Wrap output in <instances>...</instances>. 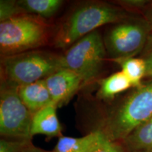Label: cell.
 I'll return each mask as SVG.
<instances>
[{
    "label": "cell",
    "mask_w": 152,
    "mask_h": 152,
    "mask_svg": "<svg viewBox=\"0 0 152 152\" xmlns=\"http://www.w3.org/2000/svg\"><path fill=\"white\" fill-rule=\"evenodd\" d=\"M152 117V80L133 87L109 111L95 131L112 141L123 142L127 137Z\"/></svg>",
    "instance_id": "1"
},
{
    "label": "cell",
    "mask_w": 152,
    "mask_h": 152,
    "mask_svg": "<svg viewBox=\"0 0 152 152\" xmlns=\"http://www.w3.org/2000/svg\"><path fill=\"white\" fill-rule=\"evenodd\" d=\"M131 16L118 5L89 2L77 7L61 23L54 37L56 47L68 49L81 38L106 24H115Z\"/></svg>",
    "instance_id": "2"
},
{
    "label": "cell",
    "mask_w": 152,
    "mask_h": 152,
    "mask_svg": "<svg viewBox=\"0 0 152 152\" xmlns=\"http://www.w3.org/2000/svg\"><path fill=\"white\" fill-rule=\"evenodd\" d=\"M51 26L44 18L25 14L0 23L1 57L39 49L48 43Z\"/></svg>",
    "instance_id": "3"
},
{
    "label": "cell",
    "mask_w": 152,
    "mask_h": 152,
    "mask_svg": "<svg viewBox=\"0 0 152 152\" xmlns=\"http://www.w3.org/2000/svg\"><path fill=\"white\" fill-rule=\"evenodd\" d=\"M63 67L62 55L42 49L1 57V80L23 85L47 78Z\"/></svg>",
    "instance_id": "4"
},
{
    "label": "cell",
    "mask_w": 152,
    "mask_h": 152,
    "mask_svg": "<svg viewBox=\"0 0 152 152\" xmlns=\"http://www.w3.org/2000/svg\"><path fill=\"white\" fill-rule=\"evenodd\" d=\"M152 33L145 18L130 16L113 24L103 37L106 54L112 60L135 57L141 54Z\"/></svg>",
    "instance_id": "5"
},
{
    "label": "cell",
    "mask_w": 152,
    "mask_h": 152,
    "mask_svg": "<svg viewBox=\"0 0 152 152\" xmlns=\"http://www.w3.org/2000/svg\"><path fill=\"white\" fill-rule=\"evenodd\" d=\"M106 51L104 39L95 30L77 40L62 55L63 67L75 72L83 84L97 77L104 67Z\"/></svg>",
    "instance_id": "6"
},
{
    "label": "cell",
    "mask_w": 152,
    "mask_h": 152,
    "mask_svg": "<svg viewBox=\"0 0 152 152\" xmlns=\"http://www.w3.org/2000/svg\"><path fill=\"white\" fill-rule=\"evenodd\" d=\"M18 87L1 80L0 134L4 138L31 140L30 129L33 114L20 99Z\"/></svg>",
    "instance_id": "7"
},
{
    "label": "cell",
    "mask_w": 152,
    "mask_h": 152,
    "mask_svg": "<svg viewBox=\"0 0 152 152\" xmlns=\"http://www.w3.org/2000/svg\"><path fill=\"white\" fill-rule=\"evenodd\" d=\"M53 103L59 106L71 99L79 89L83 80L75 72L62 68L45 79Z\"/></svg>",
    "instance_id": "8"
},
{
    "label": "cell",
    "mask_w": 152,
    "mask_h": 152,
    "mask_svg": "<svg viewBox=\"0 0 152 152\" xmlns=\"http://www.w3.org/2000/svg\"><path fill=\"white\" fill-rule=\"evenodd\" d=\"M57 106L55 104L43 108L33 114L32 119L30 135L43 134L48 138L61 137L62 127L56 113Z\"/></svg>",
    "instance_id": "9"
},
{
    "label": "cell",
    "mask_w": 152,
    "mask_h": 152,
    "mask_svg": "<svg viewBox=\"0 0 152 152\" xmlns=\"http://www.w3.org/2000/svg\"><path fill=\"white\" fill-rule=\"evenodd\" d=\"M18 94L25 105L33 114L54 104L45 79L20 85L18 87Z\"/></svg>",
    "instance_id": "10"
},
{
    "label": "cell",
    "mask_w": 152,
    "mask_h": 152,
    "mask_svg": "<svg viewBox=\"0 0 152 152\" xmlns=\"http://www.w3.org/2000/svg\"><path fill=\"white\" fill-rule=\"evenodd\" d=\"M121 143L130 152H152V117Z\"/></svg>",
    "instance_id": "11"
},
{
    "label": "cell",
    "mask_w": 152,
    "mask_h": 152,
    "mask_svg": "<svg viewBox=\"0 0 152 152\" xmlns=\"http://www.w3.org/2000/svg\"><path fill=\"white\" fill-rule=\"evenodd\" d=\"M132 87L133 88L130 80L121 71L100 81L97 95L102 99H112L118 94Z\"/></svg>",
    "instance_id": "12"
},
{
    "label": "cell",
    "mask_w": 152,
    "mask_h": 152,
    "mask_svg": "<svg viewBox=\"0 0 152 152\" xmlns=\"http://www.w3.org/2000/svg\"><path fill=\"white\" fill-rule=\"evenodd\" d=\"M98 134V131H92L81 137L62 136L52 152H90Z\"/></svg>",
    "instance_id": "13"
},
{
    "label": "cell",
    "mask_w": 152,
    "mask_h": 152,
    "mask_svg": "<svg viewBox=\"0 0 152 152\" xmlns=\"http://www.w3.org/2000/svg\"><path fill=\"white\" fill-rule=\"evenodd\" d=\"M18 5L26 14L42 18H49L59 10L64 4L61 0H20Z\"/></svg>",
    "instance_id": "14"
},
{
    "label": "cell",
    "mask_w": 152,
    "mask_h": 152,
    "mask_svg": "<svg viewBox=\"0 0 152 152\" xmlns=\"http://www.w3.org/2000/svg\"><path fill=\"white\" fill-rule=\"evenodd\" d=\"M117 63L125 75L128 77L133 87L140 86L146 77V64L140 57H129L113 60Z\"/></svg>",
    "instance_id": "15"
},
{
    "label": "cell",
    "mask_w": 152,
    "mask_h": 152,
    "mask_svg": "<svg viewBox=\"0 0 152 152\" xmlns=\"http://www.w3.org/2000/svg\"><path fill=\"white\" fill-rule=\"evenodd\" d=\"M90 152H130L121 142L112 141L100 131Z\"/></svg>",
    "instance_id": "16"
},
{
    "label": "cell",
    "mask_w": 152,
    "mask_h": 152,
    "mask_svg": "<svg viewBox=\"0 0 152 152\" xmlns=\"http://www.w3.org/2000/svg\"><path fill=\"white\" fill-rule=\"evenodd\" d=\"M25 14L26 13L20 8L17 1L1 0L0 1V21L1 22Z\"/></svg>",
    "instance_id": "17"
},
{
    "label": "cell",
    "mask_w": 152,
    "mask_h": 152,
    "mask_svg": "<svg viewBox=\"0 0 152 152\" xmlns=\"http://www.w3.org/2000/svg\"><path fill=\"white\" fill-rule=\"evenodd\" d=\"M31 142V140L1 137L0 140V152H21Z\"/></svg>",
    "instance_id": "18"
},
{
    "label": "cell",
    "mask_w": 152,
    "mask_h": 152,
    "mask_svg": "<svg viewBox=\"0 0 152 152\" xmlns=\"http://www.w3.org/2000/svg\"><path fill=\"white\" fill-rule=\"evenodd\" d=\"M115 4L130 13V11H144L147 9L150 1L146 0H122V1H115Z\"/></svg>",
    "instance_id": "19"
},
{
    "label": "cell",
    "mask_w": 152,
    "mask_h": 152,
    "mask_svg": "<svg viewBox=\"0 0 152 152\" xmlns=\"http://www.w3.org/2000/svg\"><path fill=\"white\" fill-rule=\"evenodd\" d=\"M140 58L144 61L146 64L145 78L152 80V33L148 39L145 47L140 54Z\"/></svg>",
    "instance_id": "20"
},
{
    "label": "cell",
    "mask_w": 152,
    "mask_h": 152,
    "mask_svg": "<svg viewBox=\"0 0 152 152\" xmlns=\"http://www.w3.org/2000/svg\"><path fill=\"white\" fill-rule=\"evenodd\" d=\"M21 152H52V151H47L45 150H43L39 148H37L33 145V143H30L26 148H24L22 150Z\"/></svg>",
    "instance_id": "21"
},
{
    "label": "cell",
    "mask_w": 152,
    "mask_h": 152,
    "mask_svg": "<svg viewBox=\"0 0 152 152\" xmlns=\"http://www.w3.org/2000/svg\"><path fill=\"white\" fill-rule=\"evenodd\" d=\"M144 18L147 19L152 26V1H150L149 6L144 11Z\"/></svg>",
    "instance_id": "22"
}]
</instances>
